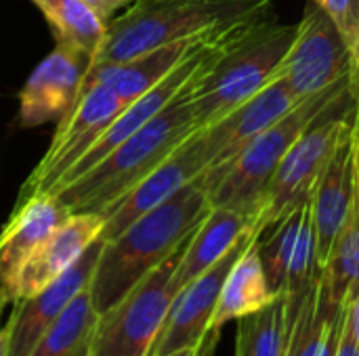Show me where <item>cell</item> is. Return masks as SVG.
<instances>
[{"instance_id": "cell-20", "label": "cell", "mask_w": 359, "mask_h": 356, "mask_svg": "<svg viewBox=\"0 0 359 356\" xmlns=\"http://www.w3.org/2000/svg\"><path fill=\"white\" fill-rule=\"evenodd\" d=\"M259 237L261 235H257L248 243V248L240 254V258L231 266L221 290V298L212 317V327L221 329L227 321L242 319L250 313H257L276 298L261 264Z\"/></svg>"}, {"instance_id": "cell-27", "label": "cell", "mask_w": 359, "mask_h": 356, "mask_svg": "<svg viewBox=\"0 0 359 356\" xmlns=\"http://www.w3.org/2000/svg\"><path fill=\"white\" fill-rule=\"evenodd\" d=\"M320 6L332 19L334 27L339 29L349 50V44L353 40L359 23V0H322Z\"/></svg>"}, {"instance_id": "cell-11", "label": "cell", "mask_w": 359, "mask_h": 356, "mask_svg": "<svg viewBox=\"0 0 359 356\" xmlns=\"http://www.w3.org/2000/svg\"><path fill=\"white\" fill-rule=\"evenodd\" d=\"M208 168L204 149L200 143V130L194 132L183 145H179L160 166H156L145 178H141L130 191L118 197L109 208L101 212L103 229L99 239L111 241L124 229H128L143 214L162 206L179 189L191 183Z\"/></svg>"}, {"instance_id": "cell-18", "label": "cell", "mask_w": 359, "mask_h": 356, "mask_svg": "<svg viewBox=\"0 0 359 356\" xmlns=\"http://www.w3.org/2000/svg\"><path fill=\"white\" fill-rule=\"evenodd\" d=\"M103 218L95 212L69 214L29 256L19 281L17 298H27L63 275L101 235Z\"/></svg>"}, {"instance_id": "cell-7", "label": "cell", "mask_w": 359, "mask_h": 356, "mask_svg": "<svg viewBox=\"0 0 359 356\" xmlns=\"http://www.w3.org/2000/svg\"><path fill=\"white\" fill-rule=\"evenodd\" d=\"M341 107L343 103L326 111L297 138V143L282 157L267 185L257 218V229L261 235L311 199L313 187L326 162L330 159L343 132L351 126V111L347 115L334 113Z\"/></svg>"}, {"instance_id": "cell-35", "label": "cell", "mask_w": 359, "mask_h": 356, "mask_svg": "<svg viewBox=\"0 0 359 356\" xmlns=\"http://www.w3.org/2000/svg\"><path fill=\"white\" fill-rule=\"evenodd\" d=\"M309 2H316V4H320V2H322V0H309Z\"/></svg>"}, {"instance_id": "cell-24", "label": "cell", "mask_w": 359, "mask_h": 356, "mask_svg": "<svg viewBox=\"0 0 359 356\" xmlns=\"http://www.w3.org/2000/svg\"><path fill=\"white\" fill-rule=\"evenodd\" d=\"M343 304L330 300L320 275L309 287L299 313L290 323L286 356H322L328 334L341 313Z\"/></svg>"}, {"instance_id": "cell-16", "label": "cell", "mask_w": 359, "mask_h": 356, "mask_svg": "<svg viewBox=\"0 0 359 356\" xmlns=\"http://www.w3.org/2000/svg\"><path fill=\"white\" fill-rule=\"evenodd\" d=\"M69 216L55 195H34L15 206L0 231V294L11 304L17 296L19 275L36 248Z\"/></svg>"}, {"instance_id": "cell-10", "label": "cell", "mask_w": 359, "mask_h": 356, "mask_svg": "<svg viewBox=\"0 0 359 356\" xmlns=\"http://www.w3.org/2000/svg\"><path fill=\"white\" fill-rule=\"evenodd\" d=\"M257 235H261V231L255 227L219 262L189 281L175 296L166 323L147 356H170L179 350L196 348L202 342L206 332L212 327V317L221 298V290L231 266Z\"/></svg>"}, {"instance_id": "cell-22", "label": "cell", "mask_w": 359, "mask_h": 356, "mask_svg": "<svg viewBox=\"0 0 359 356\" xmlns=\"http://www.w3.org/2000/svg\"><path fill=\"white\" fill-rule=\"evenodd\" d=\"M97 323L99 313L86 287L48 325L27 356H90Z\"/></svg>"}, {"instance_id": "cell-8", "label": "cell", "mask_w": 359, "mask_h": 356, "mask_svg": "<svg viewBox=\"0 0 359 356\" xmlns=\"http://www.w3.org/2000/svg\"><path fill=\"white\" fill-rule=\"evenodd\" d=\"M122 107L124 103L118 94L103 84L80 88L69 109L61 115L46 153L27 176L17 204L34 195L50 193L57 180L90 149L101 130Z\"/></svg>"}, {"instance_id": "cell-25", "label": "cell", "mask_w": 359, "mask_h": 356, "mask_svg": "<svg viewBox=\"0 0 359 356\" xmlns=\"http://www.w3.org/2000/svg\"><path fill=\"white\" fill-rule=\"evenodd\" d=\"M238 321L236 356H286L290 319L284 294H278L265 308Z\"/></svg>"}, {"instance_id": "cell-23", "label": "cell", "mask_w": 359, "mask_h": 356, "mask_svg": "<svg viewBox=\"0 0 359 356\" xmlns=\"http://www.w3.org/2000/svg\"><path fill=\"white\" fill-rule=\"evenodd\" d=\"M53 27L57 44L84 52L95 61L107 31V23L82 0H32Z\"/></svg>"}, {"instance_id": "cell-4", "label": "cell", "mask_w": 359, "mask_h": 356, "mask_svg": "<svg viewBox=\"0 0 359 356\" xmlns=\"http://www.w3.org/2000/svg\"><path fill=\"white\" fill-rule=\"evenodd\" d=\"M347 99H351L347 80L303 99L273 126L252 138L233 159L221 168L204 170L210 208H231L259 218L267 185L282 157L309 126Z\"/></svg>"}, {"instance_id": "cell-9", "label": "cell", "mask_w": 359, "mask_h": 356, "mask_svg": "<svg viewBox=\"0 0 359 356\" xmlns=\"http://www.w3.org/2000/svg\"><path fill=\"white\" fill-rule=\"evenodd\" d=\"M347 73V44L326 10L311 2L297 23L294 40L278 67V76L297 101H303L341 84Z\"/></svg>"}, {"instance_id": "cell-6", "label": "cell", "mask_w": 359, "mask_h": 356, "mask_svg": "<svg viewBox=\"0 0 359 356\" xmlns=\"http://www.w3.org/2000/svg\"><path fill=\"white\" fill-rule=\"evenodd\" d=\"M185 243L151 273H147L109 311L99 315L90 356L149 355L177 296L172 277L183 256Z\"/></svg>"}, {"instance_id": "cell-17", "label": "cell", "mask_w": 359, "mask_h": 356, "mask_svg": "<svg viewBox=\"0 0 359 356\" xmlns=\"http://www.w3.org/2000/svg\"><path fill=\"white\" fill-rule=\"evenodd\" d=\"M351 195H353V122L339 138L309 199L313 233H316L318 271L324 269L332 252V245L347 218Z\"/></svg>"}, {"instance_id": "cell-26", "label": "cell", "mask_w": 359, "mask_h": 356, "mask_svg": "<svg viewBox=\"0 0 359 356\" xmlns=\"http://www.w3.org/2000/svg\"><path fill=\"white\" fill-rule=\"evenodd\" d=\"M307 204H303L301 208H297L294 212H290L288 216H284L280 222H276L271 227V235L267 239L259 237V256H261V264L267 277V283L271 287V292L278 296L284 290V281L288 275V266L292 260V252L299 239V231L307 212Z\"/></svg>"}, {"instance_id": "cell-13", "label": "cell", "mask_w": 359, "mask_h": 356, "mask_svg": "<svg viewBox=\"0 0 359 356\" xmlns=\"http://www.w3.org/2000/svg\"><path fill=\"white\" fill-rule=\"evenodd\" d=\"M299 103L301 101H297L284 80L276 73L255 97H250L233 113H229L219 124L200 130V143L208 164L206 170L221 168L223 164L233 159L252 138L273 126Z\"/></svg>"}, {"instance_id": "cell-21", "label": "cell", "mask_w": 359, "mask_h": 356, "mask_svg": "<svg viewBox=\"0 0 359 356\" xmlns=\"http://www.w3.org/2000/svg\"><path fill=\"white\" fill-rule=\"evenodd\" d=\"M328 296L345 304L359 287V130H353V195L347 218L332 245V252L320 271Z\"/></svg>"}, {"instance_id": "cell-19", "label": "cell", "mask_w": 359, "mask_h": 356, "mask_svg": "<svg viewBox=\"0 0 359 356\" xmlns=\"http://www.w3.org/2000/svg\"><path fill=\"white\" fill-rule=\"evenodd\" d=\"M255 227L257 218L246 212L231 208H210L185 243L183 256L172 277L175 294L219 262Z\"/></svg>"}, {"instance_id": "cell-30", "label": "cell", "mask_w": 359, "mask_h": 356, "mask_svg": "<svg viewBox=\"0 0 359 356\" xmlns=\"http://www.w3.org/2000/svg\"><path fill=\"white\" fill-rule=\"evenodd\" d=\"M219 336H221V329L219 327H210L196 348L179 350V353H175V355L170 356H212L215 355V348H217V342H219Z\"/></svg>"}, {"instance_id": "cell-32", "label": "cell", "mask_w": 359, "mask_h": 356, "mask_svg": "<svg viewBox=\"0 0 359 356\" xmlns=\"http://www.w3.org/2000/svg\"><path fill=\"white\" fill-rule=\"evenodd\" d=\"M334 356H359V348L355 346L353 338L347 334V329H343V336L339 340V348H337Z\"/></svg>"}, {"instance_id": "cell-5", "label": "cell", "mask_w": 359, "mask_h": 356, "mask_svg": "<svg viewBox=\"0 0 359 356\" xmlns=\"http://www.w3.org/2000/svg\"><path fill=\"white\" fill-rule=\"evenodd\" d=\"M297 34V23L267 19L246 31L204 76L191 94L196 130L210 128L255 97L276 73Z\"/></svg>"}, {"instance_id": "cell-34", "label": "cell", "mask_w": 359, "mask_h": 356, "mask_svg": "<svg viewBox=\"0 0 359 356\" xmlns=\"http://www.w3.org/2000/svg\"><path fill=\"white\" fill-rule=\"evenodd\" d=\"M6 304H8V302H6V298L0 294V315H2V311H4V306H6Z\"/></svg>"}, {"instance_id": "cell-2", "label": "cell", "mask_w": 359, "mask_h": 356, "mask_svg": "<svg viewBox=\"0 0 359 356\" xmlns=\"http://www.w3.org/2000/svg\"><path fill=\"white\" fill-rule=\"evenodd\" d=\"M198 86V84H196ZM196 86L179 94L164 111L149 120L141 130L120 143L107 157H103L88 172L72 180L61 191L53 193L57 201L69 212L101 214L118 197L130 191L156 166H160L179 145H183L196 130L191 94Z\"/></svg>"}, {"instance_id": "cell-29", "label": "cell", "mask_w": 359, "mask_h": 356, "mask_svg": "<svg viewBox=\"0 0 359 356\" xmlns=\"http://www.w3.org/2000/svg\"><path fill=\"white\" fill-rule=\"evenodd\" d=\"M345 329L359 348V287L345 302Z\"/></svg>"}, {"instance_id": "cell-14", "label": "cell", "mask_w": 359, "mask_h": 356, "mask_svg": "<svg viewBox=\"0 0 359 356\" xmlns=\"http://www.w3.org/2000/svg\"><path fill=\"white\" fill-rule=\"evenodd\" d=\"M88 65L90 59L84 52L57 44L29 73L19 92V124L34 128L61 118L78 97Z\"/></svg>"}, {"instance_id": "cell-31", "label": "cell", "mask_w": 359, "mask_h": 356, "mask_svg": "<svg viewBox=\"0 0 359 356\" xmlns=\"http://www.w3.org/2000/svg\"><path fill=\"white\" fill-rule=\"evenodd\" d=\"M82 2H86L105 23H109L118 15V10L130 4V0H82Z\"/></svg>"}, {"instance_id": "cell-1", "label": "cell", "mask_w": 359, "mask_h": 356, "mask_svg": "<svg viewBox=\"0 0 359 356\" xmlns=\"http://www.w3.org/2000/svg\"><path fill=\"white\" fill-rule=\"evenodd\" d=\"M208 210V183L202 172L162 206L143 214L111 241H105L88 285L97 313L109 311L147 273L177 252Z\"/></svg>"}, {"instance_id": "cell-28", "label": "cell", "mask_w": 359, "mask_h": 356, "mask_svg": "<svg viewBox=\"0 0 359 356\" xmlns=\"http://www.w3.org/2000/svg\"><path fill=\"white\" fill-rule=\"evenodd\" d=\"M349 97H351V122L353 130H359V23L353 40L349 44Z\"/></svg>"}, {"instance_id": "cell-3", "label": "cell", "mask_w": 359, "mask_h": 356, "mask_svg": "<svg viewBox=\"0 0 359 356\" xmlns=\"http://www.w3.org/2000/svg\"><path fill=\"white\" fill-rule=\"evenodd\" d=\"M271 0H130L107 23L95 63H116L162 44L265 17Z\"/></svg>"}, {"instance_id": "cell-12", "label": "cell", "mask_w": 359, "mask_h": 356, "mask_svg": "<svg viewBox=\"0 0 359 356\" xmlns=\"http://www.w3.org/2000/svg\"><path fill=\"white\" fill-rule=\"evenodd\" d=\"M103 241L97 239L63 275L27 298L13 300L6 321L8 356H27L48 325L69 306V302L90 285Z\"/></svg>"}, {"instance_id": "cell-15", "label": "cell", "mask_w": 359, "mask_h": 356, "mask_svg": "<svg viewBox=\"0 0 359 356\" xmlns=\"http://www.w3.org/2000/svg\"><path fill=\"white\" fill-rule=\"evenodd\" d=\"M221 29L181 38L175 42L162 44L158 48H151L147 52H141L137 57H130L126 61L88 65L80 88L90 86V84H103L109 90H114L124 105H128L141 94H145L149 88H154L158 82H162L183 59H187L196 48H200L206 40H210Z\"/></svg>"}, {"instance_id": "cell-33", "label": "cell", "mask_w": 359, "mask_h": 356, "mask_svg": "<svg viewBox=\"0 0 359 356\" xmlns=\"http://www.w3.org/2000/svg\"><path fill=\"white\" fill-rule=\"evenodd\" d=\"M0 356H8V327L0 323Z\"/></svg>"}]
</instances>
